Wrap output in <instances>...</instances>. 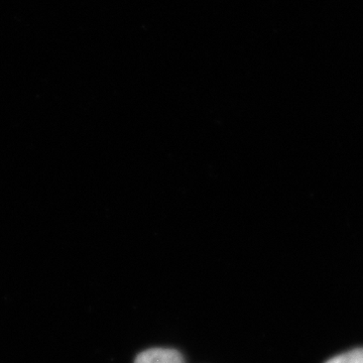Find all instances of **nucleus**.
Segmentation results:
<instances>
[{"label": "nucleus", "mask_w": 363, "mask_h": 363, "mask_svg": "<svg viewBox=\"0 0 363 363\" xmlns=\"http://www.w3.org/2000/svg\"><path fill=\"white\" fill-rule=\"evenodd\" d=\"M135 363H186L183 355L175 350L152 348L143 351L135 358Z\"/></svg>", "instance_id": "obj_1"}, {"label": "nucleus", "mask_w": 363, "mask_h": 363, "mask_svg": "<svg viewBox=\"0 0 363 363\" xmlns=\"http://www.w3.org/2000/svg\"><path fill=\"white\" fill-rule=\"evenodd\" d=\"M326 363H363V348H357L339 354Z\"/></svg>", "instance_id": "obj_2"}]
</instances>
